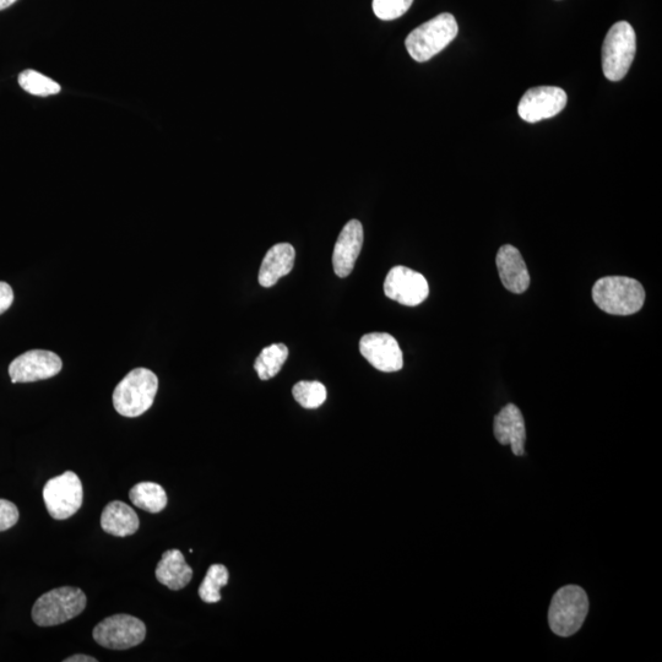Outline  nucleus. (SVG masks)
Here are the masks:
<instances>
[{
  "label": "nucleus",
  "instance_id": "11",
  "mask_svg": "<svg viewBox=\"0 0 662 662\" xmlns=\"http://www.w3.org/2000/svg\"><path fill=\"white\" fill-rule=\"evenodd\" d=\"M566 91L557 86H539L525 92L520 100L518 113L528 123H537L552 118L566 108Z\"/></svg>",
  "mask_w": 662,
  "mask_h": 662
},
{
  "label": "nucleus",
  "instance_id": "17",
  "mask_svg": "<svg viewBox=\"0 0 662 662\" xmlns=\"http://www.w3.org/2000/svg\"><path fill=\"white\" fill-rule=\"evenodd\" d=\"M156 579L171 590H181L191 583L193 569L184 560L179 550H168L156 567Z\"/></svg>",
  "mask_w": 662,
  "mask_h": 662
},
{
  "label": "nucleus",
  "instance_id": "15",
  "mask_svg": "<svg viewBox=\"0 0 662 662\" xmlns=\"http://www.w3.org/2000/svg\"><path fill=\"white\" fill-rule=\"evenodd\" d=\"M495 436L502 446L512 447L517 457L524 455L526 441L525 422L522 411L514 404H508L495 417Z\"/></svg>",
  "mask_w": 662,
  "mask_h": 662
},
{
  "label": "nucleus",
  "instance_id": "23",
  "mask_svg": "<svg viewBox=\"0 0 662 662\" xmlns=\"http://www.w3.org/2000/svg\"><path fill=\"white\" fill-rule=\"evenodd\" d=\"M293 398L302 408L318 409L327 400V388L319 382H300L292 389Z\"/></svg>",
  "mask_w": 662,
  "mask_h": 662
},
{
  "label": "nucleus",
  "instance_id": "13",
  "mask_svg": "<svg viewBox=\"0 0 662 662\" xmlns=\"http://www.w3.org/2000/svg\"><path fill=\"white\" fill-rule=\"evenodd\" d=\"M363 246V226L358 220L347 222L336 241L333 265L339 278H347L355 268L358 255Z\"/></svg>",
  "mask_w": 662,
  "mask_h": 662
},
{
  "label": "nucleus",
  "instance_id": "26",
  "mask_svg": "<svg viewBox=\"0 0 662 662\" xmlns=\"http://www.w3.org/2000/svg\"><path fill=\"white\" fill-rule=\"evenodd\" d=\"M14 302V291L7 282L0 281V316L12 307Z\"/></svg>",
  "mask_w": 662,
  "mask_h": 662
},
{
  "label": "nucleus",
  "instance_id": "16",
  "mask_svg": "<svg viewBox=\"0 0 662 662\" xmlns=\"http://www.w3.org/2000/svg\"><path fill=\"white\" fill-rule=\"evenodd\" d=\"M296 252L290 243H278L269 249L259 270V284L273 287L281 278L289 275L295 265Z\"/></svg>",
  "mask_w": 662,
  "mask_h": 662
},
{
  "label": "nucleus",
  "instance_id": "19",
  "mask_svg": "<svg viewBox=\"0 0 662 662\" xmlns=\"http://www.w3.org/2000/svg\"><path fill=\"white\" fill-rule=\"evenodd\" d=\"M129 497L135 507L149 513H160L167 506L164 487L155 482H140L130 490Z\"/></svg>",
  "mask_w": 662,
  "mask_h": 662
},
{
  "label": "nucleus",
  "instance_id": "20",
  "mask_svg": "<svg viewBox=\"0 0 662 662\" xmlns=\"http://www.w3.org/2000/svg\"><path fill=\"white\" fill-rule=\"evenodd\" d=\"M289 357V349L284 344H274L260 352L254 363V370L262 381H269L281 371Z\"/></svg>",
  "mask_w": 662,
  "mask_h": 662
},
{
  "label": "nucleus",
  "instance_id": "6",
  "mask_svg": "<svg viewBox=\"0 0 662 662\" xmlns=\"http://www.w3.org/2000/svg\"><path fill=\"white\" fill-rule=\"evenodd\" d=\"M637 35L631 24L620 21L611 27L602 45V70L610 81H621L636 57Z\"/></svg>",
  "mask_w": 662,
  "mask_h": 662
},
{
  "label": "nucleus",
  "instance_id": "1",
  "mask_svg": "<svg viewBox=\"0 0 662 662\" xmlns=\"http://www.w3.org/2000/svg\"><path fill=\"white\" fill-rule=\"evenodd\" d=\"M593 300L612 316H632L643 308L645 291L639 281L624 276H607L596 281Z\"/></svg>",
  "mask_w": 662,
  "mask_h": 662
},
{
  "label": "nucleus",
  "instance_id": "14",
  "mask_svg": "<svg viewBox=\"0 0 662 662\" xmlns=\"http://www.w3.org/2000/svg\"><path fill=\"white\" fill-rule=\"evenodd\" d=\"M496 264L499 279L508 291L520 295L529 289L530 273L517 248L510 244L499 248Z\"/></svg>",
  "mask_w": 662,
  "mask_h": 662
},
{
  "label": "nucleus",
  "instance_id": "2",
  "mask_svg": "<svg viewBox=\"0 0 662 662\" xmlns=\"http://www.w3.org/2000/svg\"><path fill=\"white\" fill-rule=\"evenodd\" d=\"M159 379L153 371L135 368L117 385L113 392V405L119 415L139 417L154 404Z\"/></svg>",
  "mask_w": 662,
  "mask_h": 662
},
{
  "label": "nucleus",
  "instance_id": "3",
  "mask_svg": "<svg viewBox=\"0 0 662 662\" xmlns=\"http://www.w3.org/2000/svg\"><path fill=\"white\" fill-rule=\"evenodd\" d=\"M458 32L459 26L452 14H439L410 32L405 41L406 50L416 62L425 63L452 43Z\"/></svg>",
  "mask_w": 662,
  "mask_h": 662
},
{
  "label": "nucleus",
  "instance_id": "25",
  "mask_svg": "<svg viewBox=\"0 0 662 662\" xmlns=\"http://www.w3.org/2000/svg\"><path fill=\"white\" fill-rule=\"evenodd\" d=\"M19 509L7 499H0V533L12 529L18 523Z\"/></svg>",
  "mask_w": 662,
  "mask_h": 662
},
{
  "label": "nucleus",
  "instance_id": "10",
  "mask_svg": "<svg viewBox=\"0 0 662 662\" xmlns=\"http://www.w3.org/2000/svg\"><path fill=\"white\" fill-rule=\"evenodd\" d=\"M61 357L47 350H31L10 363L9 376L13 383L45 381L62 371Z\"/></svg>",
  "mask_w": 662,
  "mask_h": 662
},
{
  "label": "nucleus",
  "instance_id": "9",
  "mask_svg": "<svg viewBox=\"0 0 662 662\" xmlns=\"http://www.w3.org/2000/svg\"><path fill=\"white\" fill-rule=\"evenodd\" d=\"M385 296L400 305L416 307L430 295V286L420 273L406 267H395L384 281Z\"/></svg>",
  "mask_w": 662,
  "mask_h": 662
},
{
  "label": "nucleus",
  "instance_id": "21",
  "mask_svg": "<svg viewBox=\"0 0 662 662\" xmlns=\"http://www.w3.org/2000/svg\"><path fill=\"white\" fill-rule=\"evenodd\" d=\"M230 574L222 564H214L206 573L199 588V596L206 604H216L221 600V588L229 583Z\"/></svg>",
  "mask_w": 662,
  "mask_h": 662
},
{
  "label": "nucleus",
  "instance_id": "18",
  "mask_svg": "<svg viewBox=\"0 0 662 662\" xmlns=\"http://www.w3.org/2000/svg\"><path fill=\"white\" fill-rule=\"evenodd\" d=\"M139 517L128 504L113 501L107 504L101 515V528L116 537H127L137 533Z\"/></svg>",
  "mask_w": 662,
  "mask_h": 662
},
{
  "label": "nucleus",
  "instance_id": "8",
  "mask_svg": "<svg viewBox=\"0 0 662 662\" xmlns=\"http://www.w3.org/2000/svg\"><path fill=\"white\" fill-rule=\"evenodd\" d=\"M92 636L103 648L127 650L144 642L146 627L137 617L115 615L97 624Z\"/></svg>",
  "mask_w": 662,
  "mask_h": 662
},
{
  "label": "nucleus",
  "instance_id": "22",
  "mask_svg": "<svg viewBox=\"0 0 662 662\" xmlns=\"http://www.w3.org/2000/svg\"><path fill=\"white\" fill-rule=\"evenodd\" d=\"M18 81L21 89L31 95L46 97L61 92V85L35 70H25L19 75Z\"/></svg>",
  "mask_w": 662,
  "mask_h": 662
},
{
  "label": "nucleus",
  "instance_id": "7",
  "mask_svg": "<svg viewBox=\"0 0 662 662\" xmlns=\"http://www.w3.org/2000/svg\"><path fill=\"white\" fill-rule=\"evenodd\" d=\"M43 499L52 518L69 519L83 506V484L73 471L64 472L43 487Z\"/></svg>",
  "mask_w": 662,
  "mask_h": 662
},
{
  "label": "nucleus",
  "instance_id": "28",
  "mask_svg": "<svg viewBox=\"0 0 662 662\" xmlns=\"http://www.w3.org/2000/svg\"><path fill=\"white\" fill-rule=\"evenodd\" d=\"M18 2V0H0V12L2 10L12 7L13 4Z\"/></svg>",
  "mask_w": 662,
  "mask_h": 662
},
{
  "label": "nucleus",
  "instance_id": "24",
  "mask_svg": "<svg viewBox=\"0 0 662 662\" xmlns=\"http://www.w3.org/2000/svg\"><path fill=\"white\" fill-rule=\"evenodd\" d=\"M414 0H373V12L378 19L392 21L401 18L411 8Z\"/></svg>",
  "mask_w": 662,
  "mask_h": 662
},
{
  "label": "nucleus",
  "instance_id": "12",
  "mask_svg": "<svg viewBox=\"0 0 662 662\" xmlns=\"http://www.w3.org/2000/svg\"><path fill=\"white\" fill-rule=\"evenodd\" d=\"M360 352L376 370L392 373L403 370L404 357L398 341L387 333H371L360 340Z\"/></svg>",
  "mask_w": 662,
  "mask_h": 662
},
{
  "label": "nucleus",
  "instance_id": "5",
  "mask_svg": "<svg viewBox=\"0 0 662 662\" xmlns=\"http://www.w3.org/2000/svg\"><path fill=\"white\" fill-rule=\"evenodd\" d=\"M86 607V595L79 588L62 586L42 595L32 609V620L40 627L59 626L80 615Z\"/></svg>",
  "mask_w": 662,
  "mask_h": 662
},
{
  "label": "nucleus",
  "instance_id": "4",
  "mask_svg": "<svg viewBox=\"0 0 662 662\" xmlns=\"http://www.w3.org/2000/svg\"><path fill=\"white\" fill-rule=\"evenodd\" d=\"M589 612V599L579 586L568 585L553 596L548 623L552 632L560 637H571L582 628Z\"/></svg>",
  "mask_w": 662,
  "mask_h": 662
},
{
  "label": "nucleus",
  "instance_id": "27",
  "mask_svg": "<svg viewBox=\"0 0 662 662\" xmlns=\"http://www.w3.org/2000/svg\"><path fill=\"white\" fill-rule=\"evenodd\" d=\"M65 662H97V659L92 658V656L79 654L70 656V658L65 659Z\"/></svg>",
  "mask_w": 662,
  "mask_h": 662
}]
</instances>
